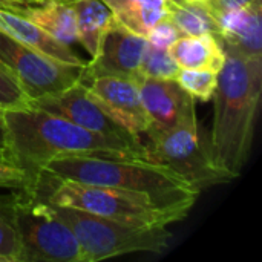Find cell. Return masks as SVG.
I'll return each mask as SVG.
<instances>
[{"instance_id": "6da1fadb", "label": "cell", "mask_w": 262, "mask_h": 262, "mask_svg": "<svg viewBox=\"0 0 262 262\" xmlns=\"http://www.w3.org/2000/svg\"><path fill=\"white\" fill-rule=\"evenodd\" d=\"M14 166L25 170L34 192L41 169L61 155H98L109 158H144L143 143H130L88 130L60 115L29 107L3 111Z\"/></svg>"}, {"instance_id": "7a4b0ae2", "label": "cell", "mask_w": 262, "mask_h": 262, "mask_svg": "<svg viewBox=\"0 0 262 262\" xmlns=\"http://www.w3.org/2000/svg\"><path fill=\"white\" fill-rule=\"evenodd\" d=\"M218 72L213 94L210 144L216 161L233 178L247 163L262 94V57L249 58L232 51Z\"/></svg>"}, {"instance_id": "3957f363", "label": "cell", "mask_w": 262, "mask_h": 262, "mask_svg": "<svg viewBox=\"0 0 262 262\" xmlns=\"http://www.w3.org/2000/svg\"><path fill=\"white\" fill-rule=\"evenodd\" d=\"M41 173L57 180L141 192L160 206L186 215L201 193L167 166L144 158L61 155L52 158L41 169Z\"/></svg>"}, {"instance_id": "277c9868", "label": "cell", "mask_w": 262, "mask_h": 262, "mask_svg": "<svg viewBox=\"0 0 262 262\" xmlns=\"http://www.w3.org/2000/svg\"><path fill=\"white\" fill-rule=\"evenodd\" d=\"M34 192L49 204L80 209L130 226L166 227L187 216L183 212L160 206L141 192L57 180L43 173L38 177Z\"/></svg>"}, {"instance_id": "5b68a950", "label": "cell", "mask_w": 262, "mask_h": 262, "mask_svg": "<svg viewBox=\"0 0 262 262\" xmlns=\"http://www.w3.org/2000/svg\"><path fill=\"white\" fill-rule=\"evenodd\" d=\"M144 135L147 160L167 166L200 192L235 180L216 161L210 138L198 124L196 111L170 129L149 127Z\"/></svg>"}, {"instance_id": "8992f818", "label": "cell", "mask_w": 262, "mask_h": 262, "mask_svg": "<svg viewBox=\"0 0 262 262\" xmlns=\"http://www.w3.org/2000/svg\"><path fill=\"white\" fill-rule=\"evenodd\" d=\"M51 207L74 232L83 262H97L129 253H161L169 246L170 233L161 226H130L74 207L55 204Z\"/></svg>"}, {"instance_id": "52a82bcc", "label": "cell", "mask_w": 262, "mask_h": 262, "mask_svg": "<svg viewBox=\"0 0 262 262\" xmlns=\"http://www.w3.org/2000/svg\"><path fill=\"white\" fill-rule=\"evenodd\" d=\"M21 262H83L71 227L35 192L14 190Z\"/></svg>"}, {"instance_id": "ba28073f", "label": "cell", "mask_w": 262, "mask_h": 262, "mask_svg": "<svg viewBox=\"0 0 262 262\" xmlns=\"http://www.w3.org/2000/svg\"><path fill=\"white\" fill-rule=\"evenodd\" d=\"M0 61L32 100L55 95L81 81L83 68L55 61L0 31Z\"/></svg>"}, {"instance_id": "9c48e42d", "label": "cell", "mask_w": 262, "mask_h": 262, "mask_svg": "<svg viewBox=\"0 0 262 262\" xmlns=\"http://www.w3.org/2000/svg\"><path fill=\"white\" fill-rule=\"evenodd\" d=\"M31 107L41 109L55 115H60L88 130L107 135L112 138H120L130 143H143L138 137L127 132L120 126L91 95L86 84L81 81L72 84L66 91L32 100Z\"/></svg>"}, {"instance_id": "30bf717a", "label": "cell", "mask_w": 262, "mask_h": 262, "mask_svg": "<svg viewBox=\"0 0 262 262\" xmlns=\"http://www.w3.org/2000/svg\"><path fill=\"white\" fill-rule=\"evenodd\" d=\"M146 45V37L114 21L104 35L98 55L86 61L81 83L97 77H118L137 81L140 78V61Z\"/></svg>"}, {"instance_id": "8fae6325", "label": "cell", "mask_w": 262, "mask_h": 262, "mask_svg": "<svg viewBox=\"0 0 262 262\" xmlns=\"http://www.w3.org/2000/svg\"><path fill=\"white\" fill-rule=\"evenodd\" d=\"M83 84H86L97 103L132 135L141 138L150 127L137 81L118 77H97Z\"/></svg>"}, {"instance_id": "7c38bea8", "label": "cell", "mask_w": 262, "mask_h": 262, "mask_svg": "<svg viewBox=\"0 0 262 262\" xmlns=\"http://www.w3.org/2000/svg\"><path fill=\"white\" fill-rule=\"evenodd\" d=\"M141 103L154 129H170L195 112V98L172 80L140 77L137 80Z\"/></svg>"}, {"instance_id": "4fadbf2b", "label": "cell", "mask_w": 262, "mask_h": 262, "mask_svg": "<svg viewBox=\"0 0 262 262\" xmlns=\"http://www.w3.org/2000/svg\"><path fill=\"white\" fill-rule=\"evenodd\" d=\"M262 0L215 14L216 34L223 51L256 58L262 57Z\"/></svg>"}, {"instance_id": "5bb4252c", "label": "cell", "mask_w": 262, "mask_h": 262, "mask_svg": "<svg viewBox=\"0 0 262 262\" xmlns=\"http://www.w3.org/2000/svg\"><path fill=\"white\" fill-rule=\"evenodd\" d=\"M0 31L55 61L81 68L86 66V61L78 57L71 46L60 43L38 25L18 12L0 8Z\"/></svg>"}, {"instance_id": "9a60e30c", "label": "cell", "mask_w": 262, "mask_h": 262, "mask_svg": "<svg viewBox=\"0 0 262 262\" xmlns=\"http://www.w3.org/2000/svg\"><path fill=\"white\" fill-rule=\"evenodd\" d=\"M69 2L77 15V41L84 48L92 60L98 55L104 35L115 21L114 14L103 0Z\"/></svg>"}, {"instance_id": "2e32d148", "label": "cell", "mask_w": 262, "mask_h": 262, "mask_svg": "<svg viewBox=\"0 0 262 262\" xmlns=\"http://www.w3.org/2000/svg\"><path fill=\"white\" fill-rule=\"evenodd\" d=\"M169 52L180 68L189 69H209L220 72L226 61V52L213 34L183 35L173 41Z\"/></svg>"}, {"instance_id": "e0dca14e", "label": "cell", "mask_w": 262, "mask_h": 262, "mask_svg": "<svg viewBox=\"0 0 262 262\" xmlns=\"http://www.w3.org/2000/svg\"><path fill=\"white\" fill-rule=\"evenodd\" d=\"M21 15L38 25L63 45L77 43V15L69 0H46L28 8Z\"/></svg>"}, {"instance_id": "ac0fdd59", "label": "cell", "mask_w": 262, "mask_h": 262, "mask_svg": "<svg viewBox=\"0 0 262 262\" xmlns=\"http://www.w3.org/2000/svg\"><path fill=\"white\" fill-rule=\"evenodd\" d=\"M167 17L178 28L181 37L216 34L215 17L206 3H195V2L170 3L167 2Z\"/></svg>"}, {"instance_id": "d6986e66", "label": "cell", "mask_w": 262, "mask_h": 262, "mask_svg": "<svg viewBox=\"0 0 262 262\" xmlns=\"http://www.w3.org/2000/svg\"><path fill=\"white\" fill-rule=\"evenodd\" d=\"M14 204V190L8 195H0V262H21Z\"/></svg>"}, {"instance_id": "ffe728a7", "label": "cell", "mask_w": 262, "mask_h": 262, "mask_svg": "<svg viewBox=\"0 0 262 262\" xmlns=\"http://www.w3.org/2000/svg\"><path fill=\"white\" fill-rule=\"evenodd\" d=\"M180 71L178 63L170 55L169 49H160L152 45H146L140 61V77L155 80H172Z\"/></svg>"}, {"instance_id": "44dd1931", "label": "cell", "mask_w": 262, "mask_h": 262, "mask_svg": "<svg viewBox=\"0 0 262 262\" xmlns=\"http://www.w3.org/2000/svg\"><path fill=\"white\" fill-rule=\"evenodd\" d=\"M175 80L193 98L207 103L212 100V97L215 94V89L218 84V72H213L209 69L180 68Z\"/></svg>"}, {"instance_id": "7402d4cb", "label": "cell", "mask_w": 262, "mask_h": 262, "mask_svg": "<svg viewBox=\"0 0 262 262\" xmlns=\"http://www.w3.org/2000/svg\"><path fill=\"white\" fill-rule=\"evenodd\" d=\"M32 98L17 80V77L0 61V107L9 109H29Z\"/></svg>"}, {"instance_id": "603a6c76", "label": "cell", "mask_w": 262, "mask_h": 262, "mask_svg": "<svg viewBox=\"0 0 262 262\" xmlns=\"http://www.w3.org/2000/svg\"><path fill=\"white\" fill-rule=\"evenodd\" d=\"M181 37L178 28L172 23V20L169 17L163 18L161 21H158L146 35V40L149 45L160 48V49H169L173 41H177Z\"/></svg>"}, {"instance_id": "cb8c5ba5", "label": "cell", "mask_w": 262, "mask_h": 262, "mask_svg": "<svg viewBox=\"0 0 262 262\" xmlns=\"http://www.w3.org/2000/svg\"><path fill=\"white\" fill-rule=\"evenodd\" d=\"M0 187L9 190L28 189V177L25 170L12 164L0 163Z\"/></svg>"}, {"instance_id": "d4e9b609", "label": "cell", "mask_w": 262, "mask_h": 262, "mask_svg": "<svg viewBox=\"0 0 262 262\" xmlns=\"http://www.w3.org/2000/svg\"><path fill=\"white\" fill-rule=\"evenodd\" d=\"M103 2L109 6L114 15L144 6H167V0H103Z\"/></svg>"}, {"instance_id": "484cf974", "label": "cell", "mask_w": 262, "mask_h": 262, "mask_svg": "<svg viewBox=\"0 0 262 262\" xmlns=\"http://www.w3.org/2000/svg\"><path fill=\"white\" fill-rule=\"evenodd\" d=\"M0 163L12 164V154H11V146H9V134H8V126L5 121L3 111H0Z\"/></svg>"}, {"instance_id": "4316f807", "label": "cell", "mask_w": 262, "mask_h": 262, "mask_svg": "<svg viewBox=\"0 0 262 262\" xmlns=\"http://www.w3.org/2000/svg\"><path fill=\"white\" fill-rule=\"evenodd\" d=\"M255 0H207V6L210 9V12L220 14V12H226L230 9H238V8H244L252 5Z\"/></svg>"}, {"instance_id": "83f0119b", "label": "cell", "mask_w": 262, "mask_h": 262, "mask_svg": "<svg viewBox=\"0 0 262 262\" xmlns=\"http://www.w3.org/2000/svg\"><path fill=\"white\" fill-rule=\"evenodd\" d=\"M46 0H0V8L23 14L28 8L45 3Z\"/></svg>"}, {"instance_id": "f1b7e54d", "label": "cell", "mask_w": 262, "mask_h": 262, "mask_svg": "<svg viewBox=\"0 0 262 262\" xmlns=\"http://www.w3.org/2000/svg\"><path fill=\"white\" fill-rule=\"evenodd\" d=\"M184 2H195V3H207V0H184Z\"/></svg>"}, {"instance_id": "f546056e", "label": "cell", "mask_w": 262, "mask_h": 262, "mask_svg": "<svg viewBox=\"0 0 262 262\" xmlns=\"http://www.w3.org/2000/svg\"><path fill=\"white\" fill-rule=\"evenodd\" d=\"M167 2H170V3H183L184 0H167Z\"/></svg>"}, {"instance_id": "4dcf8cb0", "label": "cell", "mask_w": 262, "mask_h": 262, "mask_svg": "<svg viewBox=\"0 0 262 262\" xmlns=\"http://www.w3.org/2000/svg\"><path fill=\"white\" fill-rule=\"evenodd\" d=\"M0 111H3V109H2V107H0Z\"/></svg>"}]
</instances>
